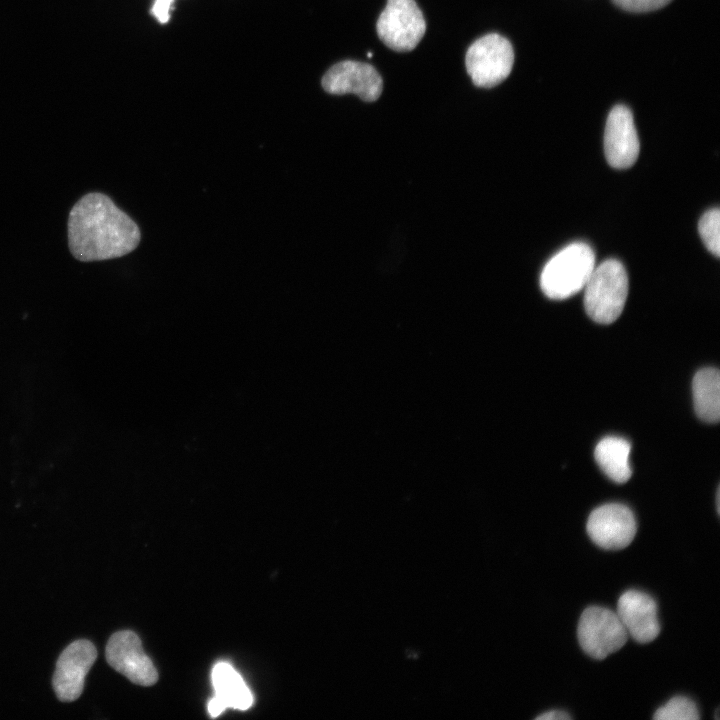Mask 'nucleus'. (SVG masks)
Here are the masks:
<instances>
[{"mask_svg":"<svg viewBox=\"0 0 720 720\" xmlns=\"http://www.w3.org/2000/svg\"><path fill=\"white\" fill-rule=\"evenodd\" d=\"M140 238V230L134 220L103 193L84 195L69 213V249L80 261L124 256L138 246Z\"/></svg>","mask_w":720,"mask_h":720,"instance_id":"nucleus-1","label":"nucleus"},{"mask_svg":"<svg viewBox=\"0 0 720 720\" xmlns=\"http://www.w3.org/2000/svg\"><path fill=\"white\" fill-rule=\"evenodd\" d=\"M594 268L593 249L584 242L571 243L546 263L540 287L550 299H567L584 288Z\"/></svg>","mask_w":720,"mask_h":720,"instance_id":"nucleus-2","label":"nucleus"},{"mask_svg":"<svg viewBox=\"0 0 720 720\" xmlns=\"http://www.w3.org/2000/svg\"><path fill=\"white\" fill-rule=\"evenodd\" d=\"M584 307L600 324H610L623 311L628 295V276L621 262L608 259L594 268L584 286Z\"/></svg>","mask_w":720,"mask_h":720,"instance_id":"nucleus-3","label":"nucleus"},{"mask_svg":"<svg viewBox=\"0 0 720 720\" xmlns=\"http://www.w3.org/2000/svg\"><path fill=\"white\" fill-rule=\"evenodd\" d=\"M514 63L511 43L491 33L477 39L467 50L466 70L477 87L491 88L503 82Z\"/></svg>","mask_w":720,"mask_h":720,"instance_id":"nucleus-4","label":"nucleus"},{"mask_svg":"<svg viewBox=\"0 0 720 720\" xmlns=\"http://www.w3.org/2000/svg\"><path fill=\"white\" fill-rule=\"evenodd\" d=\"M577 636L583 651L597 660L618 651L628 639L617 613L602 606H589L582 612Z\"/></svg>","mask_w":720,"mask_h":720,"instance_id":"nucleus-5","label":"nucleus"},{"mask_svg":"<svg viewBox=\"0 0 720 720\" xmlns=\"http://www.w3.org/2000/svg\"><path fill=\"white\" fill-rule=\"evenodd\" d=\"M376 29L387 47L407 52L413 50L424 36L426 23L415 0H387Z\"/></svg>","mask_w":720,"mask_h":720,"instance_id":"nucleus-6","label":"nucleus"},{"mask_svg":"<svg viewBox=\"0 0 720 720\" xmlns=\"http://www.w3.org/2000/svg\"><path fill=\"white\" fill-rule=\"evenodd\" d=\"M105 654L108 664L134 684L151 686L157 682V670L133 631L122 630L112 634Z\"/></svg>","mask_w":720,"mask_h":720,"instance_id":"nucleus-7","label":"nucleus"},{"mask_svg":"<svg viewBox=\"0 0 720 720\" xmlns=\"http://www.w3.org/2000/svg\"><path fill=\"white\" fill-rule=\"evenodd\" d=\"M590 539L605 550H620L634 539L637 524L633 512L620 503H609L594 509L587 520Z\"/></svg>","mask_w":720,"mask_h":720,"instance_id":"nucleus-8","label":"nucleus"},{"mask_svg":"<svg viewBox=\"0 0 720 720\" xmlns=\"http://www.w3.org/2000/svg\"><path fill=\"white\" fill-rule=\"evenodd\" d=\"M97 658L94 644L80 639L69 644L60 654L52 685L57 698L72 702L80 697L88 671Z\"/></svg>","mask_w":720,"mask_h":720,"instance_id":"nucleus-9","label":"nucleus"},{"mask_svg":"<svg viewBox=\"0 0 720 720\" xmlns=\"http://www.w3.org/2000/svg\"><path fill=\"white\" fill-rule=\"evenodd\" d=\"M322 86L330 94L353 93L363 101L373 102L382 93L383 81L372 65L345 60L333 65L325 73Z\"/></svg>","mask_w":720,"mask_h":720,"instance_id":"nucleus-10","label":"nucleus"},{"mask_svg":"<svg viewBox=\"0 0 720 720\" xmlns=\"http://www.w3.org/2000/svg\"><path fill=\"white\" fill-rule=\"evenodd\" d=\"M640 143L633 115L624 105L610 111L604 132V153L610 166L616 169L631 167L639 155Z\"/></svg>","mask_w":720,"mask_h":720,"instance_id":"nucleus-11","label":"nucleus"},{"mask_svg":"<svg viewBox=\"0 0 720 720\" xmlns=\"http://www.w3.org/2000/svg\"><path fill=\"white\" fill-rule=\"evenodd\" d=\"M616 613L628 636L636 642L649 643L660 633L657 604L642 591L632 589L624 592L618 599Z\"/></svg>","mask_w":720,"mask_h":720,"instance_id":"nucleus-12","label":"nucleus"},{"mask_svg":"<svg viewBox=\"0 0 720 720\" xmlns=\"http://www.w3.org/2000/svg\"><path fill=\"white\" fill-rule=\"evenodd\" d=\"M215 695L208 702V712L217 717L226 708L248 709L253 696L241 675L228 663L219 662L212 670Z\"/></svg>","mask_w":720,"mask_h":720,"instance_id":"nucleus-13","label":"nucleus"},{"mask_svg":"<svg viewBox=\"0 0 720 720\" xmlns=\"http://www.w3.org/2000/svg\"><path fill=\"white\" fill-rule=\"evenodd\" d=\"M694 408L697 416L716 423L720 418V373L717 368L699 370L692 382Z\"/></svg>","mask_w":720,"mask_h":720,"instance_id":"nucleus-14","label":"nucleus"},{"mask_svg":"<svg viewBox=\"0 0 720 720\" xmlns=\"http://www.w3.org/2000/svg\"><path fill=\"white\" fill-rule=\"evenodd\" d=\"M630 443L620 437L609 436L599 441L594 456L602 471L616 483H625L632 475L629 464Z\"/></svg>","mask_w":720,"mask_h":720,"instance_id":"nucleus-15","label":"nucleus"},{"mask_svg":"<svg viewBox=\"0 0 720 720\" xmlns=\"http://www.w3.org/2000/svg\"><path fill=\"white\" fill-rule=\"evenodd\" d=\"M655 720H698L696 704L685 696H675L654 713Z\"/></svg>","mask_w":720,"mask_h":720,"instance_id":"nucleus-16","label":"nucleus"},{"mask_svg":"<svg viewBox=\"0 0 720 720\" xmlns=\"http://www.w3.org/2000/svg\"><path fill=\"white\" fill-rule=\"evenodd\" d=\"M720 211L718 208L706 211L699 220V235L706 248L716 257L720 256Z\"/></svg>","mask_w":720,"mask_h":720,"instance_id":"nucleus-17","label":"nucleus"},{"mask_svg":"<svg viewBox=\"0 0 720 720\" xmlns=\"http://www.w3.org/2000/svg\"><path fill=\"white\" fill-rule=\"evenodd\" d=\"M620 8L629 12H650L658 10L672 0H612Z\"/></svg>","mask_w":720,"mask_h":720,"instance_id":"nucleus-18","label":"nucleus"},{"mask_svg":"<svg viewBox=\"0 0 720 720\" xmlns=\"http://www.w3.org/2000/svg\"><path fill=\"white\" fill-rule=\"evenodd\" d=\"M174 0H156L151 12L160 23H166L170 19V10Z\"/></svg>","mask_w":720,"mask_h":720,"instance_id":"nucleus-19","label":"nucleus"},{"mask_svg":"<svg viewBox=\"0 0 720 720\" xmlns=\"http://www.w3.org/2000/svg\"><path fill=\"white\" fill-rule=\"evenodd\" d=\"M537 720H568L570 715L565 711L552 710L536 716Z\"/></svg>","mask_w":720,"mask_h":720,"instance_id":"nucleus-20","label":"nucleus"},{"mask_svg":"<svg viewBox=\"0 0 720 720\" xmlns=\"http://www.w3.org/2000/svg\"><path fill=\"white\" fill-rule=\"evenodd\" d=\"M716 506H717V511L719 513V490L717 491V496H716Z\"/></svg>","mask_w":720,"mask_h":720,"instance_id":"nucleus-21","label":"nucleus"},{"mask_svg":"<svg viewBox=\"0 0 720 720\" xmlns=\"http://www.w3.org/2000/svg\"><path fill=\"white\" fill-rule=\"evenodd\" d=\"M367 56H368L369 58H371V57H372V53H370V52L367 53Z\"/></svg>","mask_w":720,"mask_h":720,"instance_id":"nucleus-22","label":"nucleus"}]
</instances>
